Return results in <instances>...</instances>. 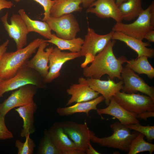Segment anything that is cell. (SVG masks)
Here are the masks:
<instances>
[{"mask_svg": "<svg viewBox=\"0 0 154 154\" xmlns=\"http://www.w3.org/2000/svg\"><path fill=\"white\" fill-rule=\"evenodd\" d=\"M80 57L79 52H62L57 47L54 48L49 56V70L44 78V82L50 83L58 78L60 75L62 66L66 62Z\"/></svg>", "mask_w": 154, "mask_h": 154, "instance_id": "13", "label": "cell"}, {"mask_svg": "<svg viewBox=\"0 0 154 154\" xmlns=\"http://www.w3.org/2000/svg\"><path fill=\"white\" fill-rule=\"evenodd\" d=\"M17 3L21 0H14ZM41 5L43 7L44 12V16L42 19L43 21H46L50 16V9L55 3V1L52 0H33Z\"/></svg>", "mask_w": 154, "mask_h": 154, "instance_id": "32", "label": "cell"}, {"mask_svg": "<svg viewBox=\"0 0 154 154\" xmlns=\"http://www.w3.org/2000/svg\"><path fill=\"white\" fill-rule=\"evenodd\" d=\"M123 20L131 21L137 17L144 10L142 0H127L119 6Z\"/></svg>", "mask_w": 154, "mask_h": 154, "instance_id": "27", "label": "cell"}, {"mask_svg": "<svg viewBox=\"0 0 154 154\" xmlns=\"http://www.w3.org/2000/svg\"><path fill=\"white\" fill-rule=\"evenodd\" d=\"M127 0H116V3L117 5L119 7L122 3L126 1Z\"/></svg>", "mask_w": 154, "mask_h": 154, "instance_id": "40", "label": "cell"}, {"mask_svg": "<svg viewBox=\"0 0 154 154\" xmlns=\"http://www.w3.org/2000/svg\"><path fill=\"white\" fill-rule=\"evenodd\" d=\"M96 0H81L82 3L85 8H88Z\"/></svg>", "mask_w": 154, "mask_h": 154, "instance_id": "39", "label": "cell"}, {"mask_svg": "<svg viewBox=\"0 0 154 154\" xmlns=\"http://www.w3.org/2000/svg\"><path fill=\"white\" fill-rule=\"evenodd\" d=\"M110 127L113 132L112 135L100 138L91 131V141L102 147L116 149L128 153L132 141L139 133L136 131L131 133L130 129L119 122L113 123Z\"/></svg>", "mask_w": 154, "mask_h": 154, "instance_id": "3", "label": "cell"}, {"mask_svg": "<svg viewBox=\"0 0 154 154\" xmlns=\"http://www.w3.org/2000/svg\"><path fill=\"white\" fill-rule=\"evenodd\" d=\"M46 21L56 36L61 38L70 40L75 38L80 31L79 24L72 13L58 17L50 16Z\"/></svg>", "mask_w": 154, "mask_h": 154, "instance_id": "7", "label": "cell"}, {"mask_svg": "<svg viewBox=\"0 0 154 154\" xmlns=\"http://www.w3.org/2000/svg\"><path fill=\"white\" fill-rule=\"evenodd\" d=\"M8 12L1 18L5 29L9 36L15 42L17 49H21L27 45V35L29 33L26 26L19 14H14L10 18L11 24L8 22Z\"/></svg>", "mask_w": 154, "mask_h": 154, "instance_id": "10", "label": "cell"}, {"mask_svg": "<svg viewBox=\"0 0 154 154\" xmlns=\"http://www.w3.org/2000/svg\"><path fill=\"white\" fill-rule=\"evenodd\" d=\"M45 40L55 45L61 50H68L74 52H79L80 51L84 42V39L80 37L70 40L65 39L58 37L54 34L50 39Z\"/></svg>", "mask_w": 154, "mask_h": 154, "instance_id": "26", "label": "cell"}, {"mask_svg": "<svg viewBox=\"0 0 154 154\" xmlns=\"http://www.w3.org/2000/svg\"><path fill=\"white\" fill-rule=\"evenodd\" d=\"M5 117L0 113V139L6 140L13 138L12 133L7 129L5 122Z\"/></svg>", "mask_w": 154, "mask_h": 154, "instance_id": "33", "label": "cell"}, {"mask_svg": "<svg viewBox=\"0 0 154 154\" xmlns=\"http://www.w3.org/2000/svg\"><path fill=\"white\" fill-rule=\"evenodd\" d=\"M143 134L139 133L133 139L130 144L128 154H136L144 151L152 154L154 151V144L145 141Z\"/></svg>", "mask_w": 154, "mask_h": 154, "instance_id": "28", "label": "cell"}, {"mask_svg": "<svg viewBox=\"0 0 154 154\" xmlns=\"http://www.w3.org/2000/svg\"><path fill=\"white\" fill-rule=\"evenodd\" d=\"M37 154H62L53 142L48 130L46 129L44 130L43 136L40 141Z\"/></svg>", "mask_w": 154, "mask_h": 154, "instance_id": "29", "label": "cell"}, {"mask_svg": "<svg viewBox=\"0 0 154 154\" xmlns=\"http://www.w3.org/2000/svg\"><path fill=\"white\" fill-rule=\"evenodd\" d=\"M37 109V105L34 101L29 104L15 109L23 120V129L20 133L21 137H25L35 132L34 114Z\"/></svg>", "mask_w": 154, "mask_h": 154, "instance_id": "21", "label": "cell"}, {"mask_svg": "<svg viewBox=\"0 0 154 154\" xmlns=\"http://www.w3.org/2000/svg\"><path fill=\"white\" fill-rule=\"evenodd\" d=\"M113 97L125 109L136 115L147 111H154V100L147 95L120 91Z\"/></svg>", "mask_w": 154, "mask_h": 154, "instance_id": "6", "label": "cell"}, {"mask_svg": "<svg viewBox=\"0 0 154 154\" xmlns=\"http://www.w3.org/2000/svg\"><path fill=\"white\" fill-rule=\"evenodd\" d=\"M48 44L45 40L42 42L35 55L28 61L26 65L35 70L44 78L48 72L49 56L54 48L53 46L50 47L46 48L45 51L44 49Z\"/></svg>", "mask_w": 154, "mask_h": 154, "instance_id": "18", "label": "cell"}, {"mask_svg": "<svg viewBox=\"0 0 154 154\" xmlns=\"http://www.w3.org/2000/svg\"><path fill=\"white\" fill-rule=\"evenodd\" d=\"M121 75L123 83L122 92L132 94L139 92L154 100V87L148 85L132 70L123 67Z\"/></svg>", "mask_w": 154, "mask_h": 154, "instance_id": "12", "label": "cell"}, {"mask_svg": "<svg viewBox=\"0 0 154 154\" xmlns=\"http://www.w3.org/2000/svg\"><path fill=\"white\" fill-rule=\"evenodd\" d=\"M116 42L115 40H110L104 48L95 56L91 64L84 68L83 75L85 77L100 79L103 75L107 74L111 79L116 78L121 80L122 64L128 60L123 56L116 57L113 51Z\"/></svg>", "mask_w": 154, "mask_h": 154, "instance_id": "1", "label": "cell"}, {"mask_svg": "<svg viewBox=\"0 0 154 154\" xmlns=\"http://www.w3.org/2000/svg\"><path fill=\"white\" fill-rule=\"evenodd\" d=\"M53 142L62 154H83L65 133L60 123H56L48 130Z\"/></svg>", "mask_w": 154, "mask_h": 154, "instance_id": "16", "label": "cell"}, {"mask_svg": "<svg viewBox=\"0 0 154 154\" xmlns=\"http://www.w3.org/2000/svg\"><path fill=\"white\" fill-rule=\"evenodd\" d=\"M3 80L0 78V83Z\"/></svg>", "mask_w": 154, "mask_h": 154, "instance_id": "41", "label": "cell"}, {"mask_svg": "<svg viewBox=\"0 0 154 154\" xmlns=\"http://www.w3.org/2000/svg\"><path fill=\"white\" fill-rule=\"evenodd\" d=\"M44 40L37 38L15 52H5L0 62V78L3 80L9 79L26 66L29 58Z\"/></svg>", "mask_w": 154, "mask_h": 154, "instance_id": "2", "label": "cell"}, {"mask_svg": "<svg viewBox=\"0 0 154 154\" xmlns=\"http://www.w3.org/2000/svg\"><path fill=\"white\" fill-rule=\"evenodd\" d=\"M11 1L7 0H0V11L5 9H9L13 5Z\"/></svg>", "mask_w": 154, "mask_h": 154, "instance_id": "35", "label": "cell"}, {"mask_svg": "<svg viewBox=\"0 0 154 154\" xmlns=\"http://www.w3.org/2000/svg\"><path fill=\"white\" fill-rule=\"evenodd\" d=\"M24 142H22L19 140H17L15 146L18 149V154H32L36 145L33 140L28 135L25 137Z\"/></svg>", "mask_w": 154, "mask_h": 154, "instance_id": "30", "label": "cell"}, {"mask_svg": "<svg viewBox=\"0 0 154 154\" xmlns=\"http://www.w3.org/2000/svg\"><path fill=\"white\" fill-rule=\"evenodd\" d=\"M18 12L24 21L29 33L35 32L48 40L51 38L52 35L51 30L46 21L32 19L23 9H20Z\"/></svg>", "mask_w": 154, "mask_h": 154, "instance_id": "24", "label": "cell"}, {"mask_svg": "<svg viewBox=\"0 0 154 154\" xmlns=\"http://www.w3.org/2000/svg\"><path fill=\"white\" fill-rule=\"evenodd\" d=\"M87 80L90 87L104 97L105 103L107 106L113 96L122 90L123 85L122 80L116 83L110 78L104 80L91 77L87 78Z\"/></svg>", "mask_w": 154, "mask_h": 154, "instance_id": "17", "label": "cell"}, {"mask_svg": "<svg viewBox=\"0 0 154 154\" xmlns=\"http://www.w3.org/2000/svg\"><path fill=\"white\" fill-rule=\"evenodd\" d=\"M68 95L71 96L66 106L72 103L89 101L99 96L98 92L93 90L89 85L87 80L83 77H79L78 83L72 84L66 90Z\"/></svg>", "mask_w": 154, "mask_h": 154, "instance_id": "15", "label": "cell"}, {"mask_svg": "<svg viewBox=\"0 0 154 154\" xmlns=\"http://www.w3.org/2000/svg\"><path fill=\"white\" fill-rule=\"evenodd\" d=\"M81 0H57L52 6L50 11V16L58 17L74 12H81Z\"/></svg>", "mask_w": 154, "mask_h": 154, "instance_id": "23", "label": "cell"}, {"mask_svg": "<svg viewBox=\"0 0 154 154\" xmlns=\"http://www.w3.org/2000/svg\"><path fill=\"white\" fill-rule=\"evenodd\" d=\"M148 57L142 56L128 61L125 67L139 74L146 75L151 79L154 78V68L149 62Z\"/></svg>", "mask_w": 154, "mask_h": 154, "instance_id": "25", "label": "cell"}, {"mask_svg": "<svg viewBox=\"0 0 154 154\" xmlns=\"http://www.w3.org/2000/svg\"><path fill=\"white\" fill-rule=\"evenodd\" d=\"M86 12L94 14L102 19L111 18L116 22H122L123 20L114 0H96L87 8Z\"/></svg>", "mask_w": 154, "mask_h": 154, "instance_id": "14", "label": "cell"}, {"mask_svg": "<svg viewBox=\"0 0 154 154\" xmlns=\"http://www.w3.org/2000/svg\"><path fill=\"white\" fill-rule=\"evenodd\" d=\"M86 154H100L101 153L96 150L92 146L91 143L89 144L88 147L85 151Z\"/></svg>", "mask_w": 154, "mask_h": 154, "instance_id": "38", "label": "cell"}, {"mask_svg": "<svg viewBox=\"0 0 154 154\" xmlns=\"http://www.w3.org/2000/svg\"><path fill=\"white\" fill-rule=\"evenodd\" d=\"M112 40L124 42L136 52L138 55L137 57L145 56L153 58L154 57V49L147 47L151 45L149 42H143L142 40L119 31H114Z\"/></svg>", "mask_w": 154, "mask_h": 154, "instance_id": "20", "label": "cell"}, {"mask_svg": "<svg viewBox=\"0 0 154 154\" xmlns=\"http://www.w3.org/2000/svg\"><path fill=\"white\" fill-rule=\"evenodd\" d=\"M53 0L54 1H57V0Z\"/></svg>", "mask_w": 154, "mask_h": 154, "instance_id": "42", "label": "cell"}, {"mask_svg": "<svg viewBox=\"0 0 154 154\" xmlns=\"http://www.w3.org/2000/svg\"><path fill=\"white\" fill-rule=\"evenodd\" d=\"M104 100L102 96H98L93 100L76 103L74 105L67 107L58 108L56 109V112L60 116H68L78 113H84L88 116L90 111L92 110H96L98 105Z\"/></svg>", "mask_w": 154, "mask_h": 154, "instance_id": "22", "label": "cell"}, {"mask_svg": "<svg viewBox=\"0 0 154 154\" xmlns=\"http://www.w3.org/2000/svg\"><path fill=\"white\" fill-rule=\"evenodd\" d=\"M125 126L130 130H134L143 134L147 141L151 142L154 139V126H144L139 122L136 124H130Z\"/></svg>", "mask_w": 154, "mask_h": 154, "instance_id": "31", "label": "cell"}, {"mask_svg": "<svg viewBox=\"0 0 154 154\" xmlns=\"http://www.w3.org/2000/svg\"><path fill=\"white\" fill-rule=\"evenodd\" d=\"M96 111L97 114L101 116V114H105L116 117L120 123L125 125L139 122L136 117V115L125 109L113 97L107 107L97 109Z\"/></svg>", "mask_w": 154, "mask_h": 154, "instance_id": "19", "label": "cell"}, {"mask_svg": "<svg viewBox=\"0 0 154 154\" xmlns=\"http://www.w3.org/2000/svg\"><path fill=\"white\" fill-rule=\"evenodd\" d=\"M154 117V111H147L136 115V117L138 119H143L147 121L149 117Z\"/></svg>", "mask_w": 154, "mask_h": 154, "instance_id": "34", "label": "cell"}, {"mask_svg": "<svg viewBox=\"0 0 154 154\" xmlns=\"http://www.w3.org/2000/svg\"><path fill=\"white\" fill-rule=\"evenodd\" d=\"M42 77L35 70L25 66L13 77L0 83V98L5 92L27 85L43 88Z\"/></svg>", "mask_w": 154, "mask_h": 154, "instance_id": "5", "label": "cell"}, {"mask_svg": "<svg viewBox=\"0 0 154 154\" xmlns=\"http://www.w3.org/2000/svg\"><path fill=\"white\" fill-rule=\"evenodd\" d=\"M9 42V40H7L2 44L0 45V62L3 54L6 52Z\"/></svg>", "mask_w": 154, "mask_h": 154, "instance_id": "36", "label": "cell"}, {"mask_svg": "<svg viewBox=\"0 0 154 154\" xmlns=\"http://www.w3.org/2000/svg\"><path fill=\"white\" fill-rule=\"evenodd\" d=\"M114 31L104 35H99L95 30L88 27L87 33L85 35L80 51V56L93 60L95 56L101 52L108 42L112 40Z\"/></svg>", "mask_w": 154, "mask_h": 154, "instance_id": "8", "label": "cell"}, {"mask_svg": "<svg viewBox=\"0 0 154 154\" xmlns=\"http://www.w3.org/2000/svg\"><path fill=\"white\" fill-rule=\"evenodd\" d=\"M60 124L65 133L74 143L77 149L85 154V151L90 143L91 131L87 123L80 124L69 121Z\"/></svg>", "mask_w": 154, "mask_h": 154, "instance_id": "11", "label": "cell"}, {"mask_svg": "<svg viewBox=\"0 0 154 154\" xmlns=\"http://www.w3.org/2000/svg\"><path fill=\"white\" fill-rule=\"evenodd\" d=\"M37 87L31 85L20 88L12 92L2 103H0V113L5 116L12 109L26 105L34 101Z\"/></svg>", "mask_w": 154, "mask_h": 154, "instance_id": "9", "label": "cell"}, {"mask_svg": "<svg viewBox=\"0 0 154 154\" xmlns=\"http://www.w3.org/2000/svg\"><path fill=\"white\" fill-rule=\"evenodd\" d=\"M149 42H154V30H152L147 33L144 37Z\"/></svg>", "mask_w": 154, "mask_h": 154, "instance_id": "37", "label": "cell"}, {"mask_svg": "<svg viewBox=\"0 0 154 154\" xmlns=\"http://www.w3.org/2000/svg\"><path fill=\"white\" fill-rule=\"evenodd\" d=\"M154 29V3L152 2L133 22L124 24L116 22L112 28L114 31L121 32L142 40L145 34Z\"/></svg>", "mask_w": 154, "mask_h": 154, "instance_id": "4", "label": "cell"}]
</instances>
